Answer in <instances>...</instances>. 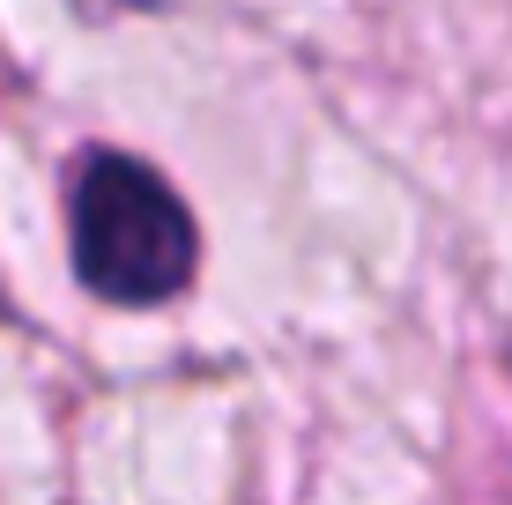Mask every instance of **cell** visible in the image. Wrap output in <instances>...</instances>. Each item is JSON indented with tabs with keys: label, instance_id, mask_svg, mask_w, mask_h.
Here are the masks:
<instances>
[{
	"label": "cell",
	"instance_id": "6da1fadb",
	"mask_svg": "<svg viewBox=\"0 0 512 505\" xmlns=\"http://www.w3.org/2000/svg\"><path fill=\"white\" fill-rule=\"evenodd\" d=\"M75 275L112 305H164L193 283V216L141 156H82L75 171Z\"/></svg>",
	"mask_w": 512,
	"mask_h": 505
}]
</instances>
